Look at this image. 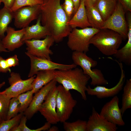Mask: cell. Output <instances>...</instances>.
Wrapping results in <instances>:
<instances>
[{
  "mask_svg": "<svg viewBox=\"0 0 131 131\" xmlns=\"http://www.w3.org/2000/svg\"><path fill=\"white\" fill-rule=\"evenodd\" d=\"M123 40L118 33L109 29H101L92 37L90 43L103 54L109 56L115 53Z\"/></svg>",
  "mask_w": 131,
  "mask_h": 131,
  "instance_id": "cell-3",
  "label": "cell"
},
{
  "mask_svg": "<svg viewBox=\"0 0 131 131\" xmlns=\"http://www.w3.org/2000/svg\"><path fill=\"white\" fill-rule=\"evenodd\" d=\"M11 72V70L8 65L6 60L0 56V72L6 73Z\"/></svg>",
  "mask_w": 131,
  "mask_h": 131,
  "instance_id": "cell-32",
  "label": "cell"
},
{
  "mask_svg": "<svg viewBox=\"0 0 131 131\" xmlns=\"http://www.w3.org/2000/svg\"><path fill=\"white\" fill-rule=\"evenodd\" d=\"M125 11L122 6L118 1L115 11L104 21L101 29H109L118 33L122 36L123 40L128 39V26Z\"/></svg>",
  "mask_w": 131,
  "mask_h": 131,
  "instance_id": "cell-7",
  "label": "cell"
},
{
  "mask_svg": "<svg viewBox=\"0 0 131 131\" xmlns=\"http://www.w3.org/2000/svg\"><path fill=\"white\" fill-rule=\"evenodd\" d=\"M54 79L66 89L76 90L81 94L84 100L87 85L90 77L84 74L82 69L75 68L65 70H55Z\"/></svg>",
  "mask_w": 131,
  "mask_h": 131,
  "instance_id": "cell-2",
  "label": "cell"
},
{
  "mask_svg": "<svg viewBox=\"0 0 131 131\" xmlns=\"http://www.w3.org/2000/svg\"><path fill=\"white\" fill-rule=\"evenodd\" d=\"M64 129L66 131H86L87 121L78 120L72 122L63 123Z\"/></svg>",
  "mask_w": 131,
  "mask_h": 131,
  "instance_id": "cell-27",
  "label": "cell"
},
{
  "mask_svg": "<svg viewBox=\"0 0 131 131\" xmlns=\"http://www.w3.org/2000/svg\"><path fill=\"white\" fill-rule=\"evenodd\" d=\"M86 53L80 51H73L72 58L74 63L80 66L84 73L88 75L91 79L90 84L93 86L106 85L108 83L100 70L92 69L97 66L98 62L88 56Z\"/></svg>",
  "mask_w": 131,
  "mask_h": 131,
  "instance_id": "cell-4",
  "label": "cell"
},
{
  "mask_svg": "<svg viewBox=\"0 0 131 131\" xmlns=\"http://www.w3.org/2000/svg\"><path fill=\"white\" fill-rule=\"evenodd\" d=\"M35 77L34 75L28 79L23 80L19 73L11 72L10 76L8 79L10 86L0 93L10 99L16 97L20 94L32 90V84Z\"/></svg>",
  "mask_w": 131,
  "mask_h": 131,
  "instance_id": "cell-8",
  "label": "cell"
},
{
  "mask_svg": "<svg viewBox=\"0 0 131 131\" xmlns=\"http://www.w3.org/2000/svg\"><path fill=\"white\" fill-rule=\"evenodd\" d=\"M119 99L116 95L106 103L102 107L99 114L108 122L119 126H123L125 123L122 118L119 106Z\"/></svg>",
  "mask_w": 131,
  "mask_h": 131,
  "instance_id": "cell-14",
  "label": "cell"
},
{
  "mask_svg": "<svg viewBox=\"0 0 131 131\" xmlns=\"http://www.w3.org/2000/svg\"><path fill=\"white\" fill-rule=\"evenodd\" d=\"M15 0H1V3L4 4V7L10 9L12 6Z\"/></svg>",
  "mask_w": 131,
  "mask_h": 131,
  "instance_id": "cell-35",
  "label": "cell"
},
{
  "mask_svg": "<svg viewBox=\"0 0 131 131\" xmlns=\"http://www.w3.org/2000/svg\"><path fill=\"white\" fill-rule=\"evenodd\" d=\"M41 5L40 17L44 26L58 43L68 36L72 29L68 25L69 20L60 3L61 0H43Z\"/></svg>",
  "mask_w": 131,
  "mask_h": 131,
  "instance_id": "cell-1",
  "label": "cell"
},
{
  "mask_svg": "<svg viewBox=\"0 0 131 131\" xmlns=\"http://www.w3.org/2000/svg\"><path fill=\"white\" fill-rule=\"evenodd\" d=\"M9 52V51L6 49L4 46L1 41L0 40V52Z\"/></svg>",
  "mask_w": 131,
  "mask_h": 131,
  "instance_id": "cell-39",
  "label": "cell"
},
{
  "mask_svg": "<svg viewBox=\"0 0 131 131\" xmlns=\"http://www.w3.org/2000/svg\"><path fill=\"white\" fill-rule=\"evenodd\" d=\"M6 60L10 67L19 65V61L16 55L9 57Z\"/></svg>",
  "mask_w": 131,
  "mask_h": 131,
  "instance_id": "cell-33",
  "label": "cell"
},
{
  "mask_svg": "<svg viewBox=\"0 0 131 131\" xmlns=\"http://www.w3.org/2000/svg\"><path fill=\"white\" fill-rule=\"evenodd\" d=\"M98 0H85V6H94Z\"/></svg>",
  "mask_w": 131,
  "mask_h": 131,
  "instance_id": "cell-36",
  "label": "cell"
},
{
  "mask_svg": "<svg viewBox=\"0 0 131 131\" xmlns=\"http://www.w3.org/2000/svg\"><path fill=\"white\" fill-rule=\"evenodd\" d=\"M55 70L41 71L36 74L32 84V89L34 94L38 92L43 86L54 79Z\"/></svg>",
  "mask_w": 131,
  "mask_h": 131,
  "instance_id": "cell-20",
  "label": "cell"
},
{
  "mask_svg": "<svg viewBox=\"0 0 131 131\" xmlns=\"http://www.w3.org/2000/svg\"><path fill=\"white\" fill-rule=\"evenodd\" d=\"M85 8L88 20L91 27L101 29L105 21L98 11L94 6H86Z\"/></svg>",
  "mask_w": 131,
  "mask_h": 131,
  "instance_id": "cell-23",
  "label": "cell"
},
{
  "mask_svg": "<svg viewBox=\"0 0 131 131\" xmlns=\"http://www.w3.org/2000/svg\"><path fill=\"white\" fill-rule=\"evenodd\" d=\"M55 42L50 35L42 40L32 39L26 40L24 42L27 46V52L40 58L51 60L50 56L53 54L50 48Z\"/></svg>",
  "mask_w": 131,
  "mask_h": 131,
  "instance_id": "cell-9",
  "label": "cell"
},
{
  "mask_svg": "<svg viewBox=\"0 0 131 131\" xmlns=\"http://www.w3.org/2000/svg\"><path fill=\"white\" fill-rule=\"evenodd\" d=\"M58 130V127L56 126H53L51 127L48 130L49 131H57Z\"/></svg>",
  "mask_w": 131,
  "mask_h": 131,
  "instance_id": "cell-41",
  "label": "cell"
},
{
  "mask_svg": "<svg viewBox=\"0 0 131 131\" xmlns=\"http://www.w3.org/2000/svg\"><path fill=\"white\" fill-rule=\"evenodd\" d=\"M43 2V0H15L10 9L14 12L24 7L41 5Z\"/></svg>",
  "mask_w": 131,
  "mask_h": 131,
  "instance_id": "cell-29",
  "label": "cell"
},
{
  "mask_svg": "<svg viewBox=\"0 0 131 131\" xmlns=\"http://www.w3.org/2000/svg\"><path fill=\"white\" fill-rule=\"evenodd\" d=\"M19 125V124H18ZM18 125H16L10 131H21Z\"/></svg>",
  "mask_w": 131,
  "mask_h": 131,
  "instance_id": "cell-40",
  "label": "cell"
},
{
  "mask_svg": "<svg viewBox=\"0 0 131 131\" xmlns=\"http://www.w3.org/2000/svg\"><path fill=\"white\" fill-rule=\"evenodd\" d=\"M25 54L29 57L31 61V68L28 74L30 77L41 71L51 70H65L77 67L74 63L70 64H59L53 62L51 60L43 59L32 55L26 52Z\"/></svg>",
  "mask_w": 131,
  "mask_h": 131,
  "instance_id": "cell-10",
  "label": "cell"
},
{
  "mask_svg": "<svg viewBox=\"0 0 131 131\" xmlns=\"http://www.w3.org/2000/svg\"><path fill=\"white\" fill-rule=\"evenodd\" d=\"M13 18V12L10 9L4 7L0 9V40L5 36L8 25Z\"/></svg>",
  "mask_w": 131,
  "mask_h": 131,
  "instance_id": "cell-24",
  "label": "cell"
},
{
  "mask_svg": "<svg viewBox=\"0 0 131 131\" xmlns=\"http://www.w3.org/2000/svg\"><path fill=\"white\" fill-rule=\"evenodd\" d=\"M41 5L24 7L13 12L14 24L16 27L25 28L32 21L37 20L40 16Z\"/></svg>",
  "mask_w": 131,
  "mask_h": 131,
  "instance_id": "cell-12",
  "label": "cell"
},
{
  "mask_svg": "<svg viewBox=\"0 0 131 131\" xmlns=\"http://www.w3.org/2000/svg\"><path fill=\"white\" fill-rule=\"evenodd\" d=\"M128 41L122 48L118 49L113 55L118 62L128 66L131 65V28L128 29Z\"/></svg>",
  "mask_w": 131,
  "mask_h": 131,
  "instance_id": "cell-21",
  "label": "cell"
},
{
  "mask_svg": "<svg viewBox=\"0 0 131 131\" xmlns=\"http://www.w3.org/2000/svg\"><path fill=\"white\" fill-rule=\"evenodd\" d=\"M23 113H20L13 118L3 121L0 124V131H10L14 126L19 124Z\"/></svg>",
  "mask_w": 131,
  "mask_h": 131,
  "instance_id": "cell-28",
  "label": "cell"
},
{
  "mask_svg": "<svg viewBox=\"0 0 131 131\" xmlns=\"http://www.w3.org/2000/svg\"><path fill=\"white\" fill-rule=\"evenodd\" d=\"M119 65L121 73L119 81L114 86L108 88L101 85L97 86L92 88L90 86L87 87L86 92L89 95L95 96L98 98L102 99L114 97L116 95L123 89L125 79V72L122 63L117 60H114Z\"/></svg>",
  "mask_w": 131,
  "mask_h": 131,
  "instance_id": "cell-11",
  "label": "cell"
},
{
  "mask_svg": "<svg viewBox=\"0 0 131 131\" xmlns=\"http://www.w3.org/2000/svg\"><path fill=\"white\" fill-rule=\"evenodd\" d=\"M1 0H0V6L1 4Z\"/></svg>",
  "mask_w": 131,
  "mask_h": 131,
  "instance_id": "cell-44",
  "label": "cell"
},
{
  "mask_svg": "<svg viewBox=\"0 0 131 131\" xmlns=\"http://www.w3.org/2000/svg\"><path fill=\"white\" fill-rule=\"evenodd\" d=\"M25 31V28L17 30L8 26L6 31V35L1 41L4 47L10 52L21 47L24 43L22 39Z\"/></svg>",
  "mask_w": 131,
  "mask_h": 131,
  "instance_id": "cell-17",
  "label": "cell"
},
{
  "mask_svg": "<svg viewBox=\"0 0 131 131\" xmlns=\"http://www.w3.org/2000/svg\"></svg>",
  "mask_w": 131,
  "mask_h": 131,
  "instance_id": "cell-46",
  "label": "cell"
},
{
  "mask_svg": "<svg viewBox=\"0 0 131 131\" xmlns=\"http://www.w3.org/2000/svg\"><path fill=\"white\" fill-rule=\"evenodd\" d=\"M63 4L74 7L72 0H64V2Z\"/></svg>",
  "mask_w": 131,
  "mask_h": 131,
  "instance_id": "cell-38",
  "label": "cell"
},
{
  "mask_svg": "<svg viewBox=\"0 0 131 131\" xmlns=\"http://www.w3.org/2000/svg\"><path fill=\"white\" fill-rule=\"evenodd\" d=\"M34 94L31 90L20 94L16 97L20 103V113H23L29 106Z\"/></svg>",
  "mask_w": 131,
  "mask_h": 131,
  "instance_id": "cell-26",
  "label": "cell"
},
{
  "mask_svg": "<svg viewBox=\"0 0 131 131\" xmlns=\"http://www.w3.org/2000/svg\"><path fill=\"white\" fill-rule=\"evenodd\" d=\"M57 92L56 86L47 94L39 110L47 122L51 124H57L59 122L56 110Z\"/></svg>",
  "mask_w": 131,
  "mask_h": 131,
  "instance_id": "cell-13",
  "label": "cell"
},
{
  "mask_svg": "<svg viewBox=\"0 0 131 131\" xmlns=\"http://www.w3.org/2000/svg\"><path fill=\"white\" fill-rule=\"evenodd\" d=\"M20 103L16 97L10 99L6 120H9L16 115L19 112Z\"/></svg>",
  "mask_w": 131,
  "mask_h": 131,
  "instance_id": "cell-30",
  "label": "cell"
},
{
  "mask_svg": "<svg viewBox=\"0 0 131 131\" xmlns=\"http://www.w3.org/2000/svg\"><path fill=\"white\" fill-rule=\"evenodd\" d=\"M2 121L0 119V124L2 122Z\"/></svg>",
  "mask_w": 131,
  "mask_h": 131,
  "instance_id": "cell-43",
  "label": "cell"
},
{
  "mask_svg": "<svg viewBox=\"0 0 131 131\" xmlns=\"http://www.w3.org/2000/svg\"><path fill=\"white\" fill-rule=\"evenodd\" d=\"M10 99L0 93V119L2 121L6 120Z\"/></svg>",
  "mask_w": 131,
  "mask_h": 131,
  "instance_id": "cell-31",
  "label": "cell"
},
{
  "mask_svg": "<svg viewBox=\"0 0 131 131\" xmlns=\"http://www.w3.org/2000/svg\"><path fill=\"white\" fill-rule=\"evenodd\" d=\"M99 30L91 27L72 29L68 36V46L72 51L86 53L89 50L91 39Z\"/></svg>",
  "mask_w": 131,
  "mask_h": 131,
  "instance_id": "cell-5",
  "label": "cell"
},
{
  "mask_svg": "<svg viewBox=\"0 0 131 131\" xmlns=\"http://www.w3.org/2000/svg\"><path fill=\"white\" fill-rule=\"evenodd\" d=\"M122 106L120 110L122 115L128 109L131 108V79H127L123 87Z\"/></svg>",
  "mask_w": 131,
  "mask_h": 131,
  "instance_id": "cell-25",
  "label": "cell"
},
{
  "mask_svg": "<svg viewBox=\"0 0 131 131\" xmlns=\"http://www.w3.org/2000/svg\"><path fill=\"white\" fill-rule=\"evenodd\" d=\"M25 33L22 39L25 41L32 39H40L45 38L50 34L46 28L41 24L40 16L37 19L36 24L25 28Z\"/></svg>",
  "mask_w": 131,
  "mask_h": 131,
  "instance_id": "cell-19",
  "label": "cell"
},
{
  "mask_svg": "<svg viewBox=\"0 0 131 131\" xmlns=\"http://www.w3.org/2000/svg\"><path fill=\"white\" fill-rule=\"evenodd\" d=\"M123 8L125 11L131 12V0H117Z\"/></svg>",
  "mask_w": 131,
  "mask_h": 131,
  "instance_id": "cell-34",
  "label": "cell"
},
{
  "mask_svg": "<svg viewBox=\"0 0 131 131\" xmlns=\"http://www.w3.org/2000/svg\"><path fill=\"white\" fill-rule=\"evenodd\" d=\"M117 2V0H98L94 6L105 21L115 11Z\"/></svg>",
  "mask_w": 131,
  "mask_h": 131,
  "instance_id": "cell-22",
  "label": "cell"
},
{
  "mask_svg": "<svg viewBox=\"0 0 131 131\" xmlns=\"http://www.w3.org/2000/svg\"><path fill=\"white\" fill-rule=\"evenodd\" d=\"M57 82L55 79L41 88L33 96L29 106L23 113L27 119H31L39 110L49 91L56 86Z\"/></svg>",
  "mask_w": 131,
  "mask_h": 131,
  "instance_id": "cell-15",
  "label": "cell"
},
{
  "mask_svg": "<svg viewBox=\"0 0 131 131\" xmlns=\"http://www.w3.org/2000/svg\"><path fill=\"white\" fill-rule=\"evenodd\" d=\"M74 6V11L73 15L77 10L80 5L81 0H72Z\"/></svg>",
  "mask_w": 131,
  "mask_h": 131,
  "instance_id": "cell-37",
  "label": "cell"
},
{
  "mask_svg": "<svg viewBox=\"0 0 131 131\" xmlns=\"http://www.w3.org/2000/svg\"><path fill=\"white\" fill-rule=\"evenodd\" d=\"M57 88L56 112L59 122L63 123L69 118L77 101L73 98L70 90L65 89L61 85Z\"/></svg>",
  "mask_w": 131,
  "mask_h": 131,
  "instance_id": "cell-6",
  "label": "cell"
},
{
  "mask_svg": "<svg viewBox=\"0 0 131 131\" xmlns=\"http://www.w3.org/2000/svg\"><path fill=\"white\" fill-rule=\"evenodd\" d=\"M116 125L107 120L93 106L91 115L87 121L86 131H116Z\"/></svg>",
  "mask_w": 131,
  "mask_h": 131,
  "instance_id": "cell-16",
  "label": "cell"
},
{
  "mask_svg": "<svg viewBox=\"0 0 131 131\" xmlns=\"http://www.w3.org/2000/svg\"></svg>",
  "mask_w": 131,
  "mask_h": 131,
  "instance_id": "cell-45",
  "label": "cell"
},
{
  "mask_svg": "<svg viewBox=\"0 0 131 131\" xmlns=\"http://www.w3.org/2000/svg\"><path fill=\"white\" fill-rule=\"evenodd\" d=\"M5 82L0 83V89L5 85Z\"/></svg>",
  "mask_w": 131,
  "mask_h": 131,
  "instance_id": "cell-42",
  "label": "cell"
},
{
  "mask_svg": "<svg viewBox=\"0 0 131 131\" xmlns=\"http://www.w3.org/2000/svg\"><path fill=\"white\" fill-rule=\"evenodd\" d=\"M68 24L72 29L77 27L84 28L91 27L88 21L85 4V0H81L79 6Z\"/></svg>",
  "mask_w": 131,
  "mask_h": 131,
  "instance_id": "cell-18",
  "label": "cell"
}]
</instances>
